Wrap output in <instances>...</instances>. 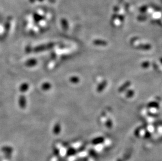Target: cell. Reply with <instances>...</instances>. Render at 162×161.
<instances>
[{
	"mask_svg": "<svg viewBox=\"0 0 162 161\" xmlns=\"http://www.w3.org/2000/svg\"><path fill=\"white\" fill-rule=\"evenodd\" d=\"M103 141L102 138H98V139H96V140H94L93 141V143L94 144H98L100 142H101Z\"/></svg>",
	"mask_w": 162,
	"mask_h": 161,
	"instance_id": "cell-1",
	"label": "cell"
}]
</instances>
